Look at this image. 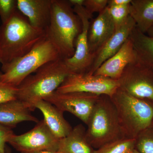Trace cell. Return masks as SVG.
Masks as SVG:
<instances>
[{
    "mask_svg": "<svg viewBox=\"0 0 153 153\" xmlns=\"http://www.w3.org/2000/svg\"><path fill=\"white\" fill-rule=\"evenodd\" d=\"M108 0H84L83 7L88 13L92 16L94 13H99L107 7Z\"/></svg>",
    "mask_w": 153,
    "mask_h": 153,
    "instance_id": "cell-26",
    "label": "cell"
},
{
    "mask_svg": "<svg viewBox=\"0 0 153 153\" xmlns=\"http://www.w3.org/2000/svg\"><path fill=\"white\" fill-rule=\"evenodd\" d=\"M33 106L42 112L47 126L59 139L66 136L71 131L72 128L63 116V112L49 102L40 100L34 102Z\"/></svg>",
    "mask_w": 153,
    "mask_h": 153,
    "instance_id": "cell-17",
    "label": "cell"
},
{
    "mask_svg": "<svg viewBox=\"0 0 153 153\" xmlns=\"http://www.w3.org/2000/svg\"><path fill=\"white\" fill-rule=\"evenodd\" d=\"M13 134L12 128L0 124V153H5L6 143Z\"/></svg>",
    "mask_w": 153,
    "mask_h": 153,
    "instance_id": "cell-27",
    "label": "cell"
},
{
    "mask_svg": "<svg viewBox=\"0 0 153 153\" xmlns=\"http://www.w3.org/2000/svg\"><path fill=\"white\" fill-rule=\"evenodd\" d=\"M115 27L107 7L90 22L88 33V48L93 55L114 34Z\"/></svg>",
    "mask_w": 153,
    "mask_h": 153,
    "instance_id": "cell-14",
    "label": "cell"
},
{
    "mask_svg": "<svg viewBox=\"0 0 153 153\" xmlns=\"http://www.w3.org/2000/svg\"><path fill=\"white\" fill-rule=\"evenodd\" d=\"M131 0H108L107 7L127 5L130 4Z\"/></svg>",
    "mask_w": 153,
    "mask_h": 153,
    "instance_id": "cell-28",
    "label": "cell"
},
{
    "mask_svg": "<svg viewBox=\"0 0 153 153\" xmlns=\"http://www.w3.org/2000/svg\"><path fill=\"white\" fill-rule=\"evenodd\" d=\"M82 28L81 20L68 0H52L51 20L45 32L61 59L74 55L75 41Z\"/></svg>",
    "mask_w": 153,
    "mask_h": 153,
    "instance_id": "cell-2",
    "label": "cell"
},
{
    "mask_svg": "<svg viewBox=\"0 0 153 153\" xmlns=\"http://www.w3.org/2000/svg\"><path fill=\"white\" fill-rule=\"evenodd\" d=\"M33 111L27 103L18 99L0 103V124L13 129L23 122L37 123L39 120Z\"/></svg>",
    "mask_w": 153,
    "mask_h": 153,
    "instance_id": "cell-16",
    "label": "cell"
},
{
    "mask_svg": "<svg viewBox=\"0 0 153 153\" xmlns=\"http://www.w3.org/2000/svg\"><path fill=\"white\" fill-rule=\"evenodd\" d=\"M130 16L137 28L146 34L153 25V0H131Z\"/></svg>",
    "mask_w": 153,
    "mask_h": 153,
    "instance_id": "cell-20",
    "label": "cell"
},
{
    "mask_svg": "<svg viewBox=\"0 0 153 153\" xmlns=\"http://www.w3.org/2000/svg\"><path fill=\"white\" fill-rule=\"evenodd\" d=\"M18 9L31 25L44 30L49 27L52 13V0H17Z\"/></svg>",
    "mask_w": 153,
    "mask_h": 153,
    "instance_id": "cell-15",
    "label": "cell"
},
{
    "mask_svg": "<svg viewBox=\"0 0 153 153\" xmlns=\"http://www.w3.org/2000/svg\"><path fill=\"white\" fill-rule=\"evenodd\" d=\"M129 38L133 46L137 61L153 70V37L142 33L136 27Z\"/></svg>",
    "mask_w": 153,
    "mask_h": 153,
    "instance_id": "cell-19",
    "label": "cell"
},
{
    "mask_svg": "<svg viewBox=\"0 0 153 153\" xmlns=\"http://www.w3.org/2000/svg\"><path fill=\"white\" fill-rule=\"evenodd\" d=\"M60 140L49 129L43 119L27 132L19 135L14 134L7 143L21 153H28L58 151Z\"/></svg>",
    "mask_w": 153,
    "mask_h": 153,
    "instance_id": "cell-8",
    "label": "cell"
},
{
    "mask_svg": "<svg viewBox=\"0 0 153 153\" xmlns=\"http://www.w3.org/2000/svg\"><path fill=\"white\" fill-rule=\"evenodd\" d=\"M135 23L130 16L94 55L92 65L88 74L93 75L105 61L115 55L129 37Z\"/></svg>",
    "mask_w": 153,
    "mask_h": 153,
    "instance_id": "cell-12",
    "label": "cell"
},
{
    "mask_svg": "<svg viewBox=\"0 0 153 153\" xmlns=\"http://www.w3.org/2000/svg\"><path fill=\"white\" fill-rule=\"evenodd\" d=\"M72 7L83 6L84 0H68Z\"/></svg>",
    "mask_w": 153,
    "mask_h": 153,
    "instance_id": "cell-29",
    "label": "cell"
},
{
    "mask_svg": "<svg viewBox=\"0 0 153 153\" xmlns=\"http://www.w3.org/2000/svg\"><path fill=\"white\" fill-rule=\"evenodd\" d=\"M59 59L61 58L57 49L46 36L26 55L2 65V80L18 87L27 77L44 64Z\"/></svg>",
    "mask_w": 153,
    "mask_h": 153,
    "instance_id": "cell-6",
    "label": "cell"
},
{
    "mask_svg": "<svg viewBox=\"0 0 153 153\" xmlns=\"http://www.w3.org/2000/svg\"><path fill=\"white\" fill-rule=\"evenodd\" d=\"M146 33L147 34V36L149 37H153V25L152 27L148 30Z\"/></svg>",
    "mask_w": 153,
    "mask_h": 153,
    "instance_id": "cell-31",
    "label": "cell"
},
{
    "mask_svg": "<svg viewBox=\"0 0 153 153\" xmlns=\"http://www.w3.org/2000/svg\"><path fill=\"white\" fill-rule=\"evenodd\" d=\"M136 60L133 46L129 37L120 50L105 61L94 74L118 81L127 66Z\"/></svg>",
    "mask_w": 153,
    "mask_h": 153,
    "instance_id": "cell-13",
    "label": "cell"
},
{
    "mask_svg": "<svg viewBox=\"0 0 153 153\" xmlns=\"http://www.w3.org/2000/svg\"><path fill=\"white\" fill-rule=\"evenodd\" d=\"M129 153H140L139 152H138L137 150L135 149H134V150H133L132 151H131Z\"/></svg>",
    "mask_w": 153,
    "mask_h": 153,
    "instance_id": "cell-33",
    "label": "cell"
},
{
    "mask_svg": "<svg viewBox=\"0 0 153 153\" xmlns=\"http://www.w3.org/2000/svg\"><path fill=\"white\" fill-rule=\"evenodd\" d=\"M119 87L116 80L99 75L70 74L56 91L59 93L80 92L111 97Z\"/></svg>",
    "mask_w": 153,
    "mask_h": 153,
    "instance_id": "cell-9",
    "label": "cell"
},
{
    "mask_svg": "<svg viewBox=\"0 0 153 153\" xmlns=\"http://www.w3.org/2000/svg\"><path fill=\"white\" fill-rule=\"evenodd\" d=\"M94 150L88 141L86 129L79 124L60 140L58 151L61 153H93Z\"/></svg>",
    "mask_w": 153,
    "mask_h": 153,
    "instance_id": "cell-18",
    "label": "cell"
},
{
    "mask_svg": "<svg viewBox=\"0 0 153 153\" xmlns=\"http://www.w3.org/2000/svg\"><path fill=\"white\" fill-rule=\"evenodd\" d=\"M130 4L107 7L108 11L114 23L116 30L119 29L129 16Z\"/></svg>",
    "mask_w": 153,
    "mask_h": 153,
    "instance_id": "cell-23",
    "label": "cell"
},
{
    "mask_svg": "<svg viewBox=\"0 0 153 153\" xmlns=\"http://www.w3.org/2000/svg\"><path fill=\"white\" fill-rule=\"evenodd\" d=\"M135 139L124 138L94 150L93 153H129L135 148Z\"/></svg>",
    "mask_w": 153,
    "mask_h": 153,
    "instance_id": "cell-21",
    "label": "cell"
},
{
    "mask_svg": "<svg viewBox=\"0 0 153 153\" xmlns=\"http://www.w3.org/2000/svg\"><path fill=\"white\" fill-rule=\"evenodd\" d=\"M5 153H12V150L10 148L6 145L5 148Z\"/></svg>",
    "mask_w": 153,
    "mask_h": 153,
    "instance_id": "cell-32",
    "label": "cell"
},
{
    "mask_svg": "<svg viewBox=\"0 0 153 153\" xmlns=\"http://www.w3.org/2000/svg\"><path fill=\"white\" fill-rule=\"evenodd\" d=\"M119 87L128 94L153 103V70L138 62L129 63L118 80Z\"/></svg>",
    "mask_w": 153,
    "mask_h": 153,
    "instance_id": "cell-7",
    "label": "cell"
},
{
    "mask_svg": "<svg viewBox=\"0 0 153 153\" xmlns=\"http://www.w3.org/2000/svg\"><path fill=\"white\" fill-rule=\"evenodd\" d=\"M46 36L17 10L0 27V63L6 65L26 55Z\"/></svg>",
    "mask_w": 153,
    "mask_h": 153,
    "instance_id": "cell-1",
    "label": "cell"
},
{
    "mask_svg": "<svg viewBox=\"0 0 153 153\" xmlns=\"http://www.w3.org/2000/svg\"><path fill=\"white\" fill-rule=\"evenodd\" d=\"M135 140V149L140 153H153V126L141 133Z\"/></svg>",
    "mask_w": 153,
    "mask_h": 153,
    "instance_id": "cell-22",
    "label": "cell"
},
{
    "mask_svg": "<svg viewBox=\"0 0 153 153\" xmlns=\"http://www.w3.org/2000/svg\"><path fill=\"white\" fill-rule=\"evenodd\" d=\"M22 153H61L58 151L42 150L37 151V152H32Z\"/></svg>",
    "mask_w": 153,
    "mask_h": 153,
    "instance_id": "cell-30",
    "label": "cell"
},
{
    "mask_svg": "<svg viewBox=\"0 0 153 153\" xmlns=\"http://www.w3.org/2000/svg\"><path fill=\"white\" fill-rule=\"evenodd\" d=\"M124 136L136 139L153 126V103L134 97L118 88L112 96Z\"/></svg>",
    "mask_w": 153,
    "mask_h": 153,
    "instance_id": "cell-5",
    "label": "cell"
},
{
    "mask_svg": "<svg viewBox=\"0 0 153 153\" xmlns=\"http://www.w3.org/2000/svg\"><path fill=\"white\" fill-rule=\"evenodd\" d=\"M2 72H0V103L17 99V87L3 82Z\"/></svg>",
    "mask_w": 153,
    "mask_h": 153,
    "instance_id": "cell-25",
    "label": "cell"
},
{
    "mask_svg": "<svg viewBox=\"0 0 153 153\" xmlns=\"http://www.w3.org/2000/svg\"><path fill=\"white\" fill-rule=\"evenodd\" d=\"M99 97L85 92L59 93L55 91L44 100L63 112L72 114L86 125Z\"/></svg>",
    "mask_w": 153,
    "mask_h": 153,
    "instance_id": "cell-10",
    "label": "cell"
},
{
    "mask_svg": "<svg viewBox=\"0 0 153 153\" xmlns=\"http://www.w3.org/2000/svg\"><path fill=\"white\" fill-rule=\"evenodd\" d=\"M86 125V138L94 149L125 137L110 97L100 95Z\"/></svg>",
    "mask_w": 153,
    "mask_h": 153,
    "instance_id": "cell-4",
    "label": "cell"
},
{
    "mask_svg": "<svg viewBox=\"0 0 153 153\" xmlns=\"http://www.w3.org/2000/svg\"><path fill=\"white\" fill-rule=\"evenodd\" d=\"M18 10L17 0H0V17L2 24L7 22Z\"/></svg>",
    "mask_w": 153,
    "mask_h": 153,
    "instance_id": "cell-24",
    "label": "cell"
},
{
    "mask_svg": "<svg viewBox=\"0 0 153 153\" xmlns=\"http://www.w3.org/2000/svg\"><path fill=\"white\" fill-rule=\"evenodd\" d=\"M26 78L17 87V99L27 103L33 111V103L57 90L69 74L64 60L48 62Z\"/></svg>",
    "mask_w": 153,
    "mask_h": 153,
    "instance_id": "cell-3",
    "label": "cell"
},
{
    "mask_svg": "<svg viewBox=\"0 0 153 153\" xmlns=\"http://www.w3.org/2000/svg\"><path fill=\"white\" fill-rule=\"evenodd\" d=\"M74 13L82 22V31L75 42V52L71 58L64 60L70 74L88 73L94 59L88 48V33L92 16L88 13L83 6L73 7Z\"/></svg>",
    "mask_w": 153,
    "mask_h": 153,
    "instance_id": "cell-11",
    "label": "cell"
}]
</instances>
